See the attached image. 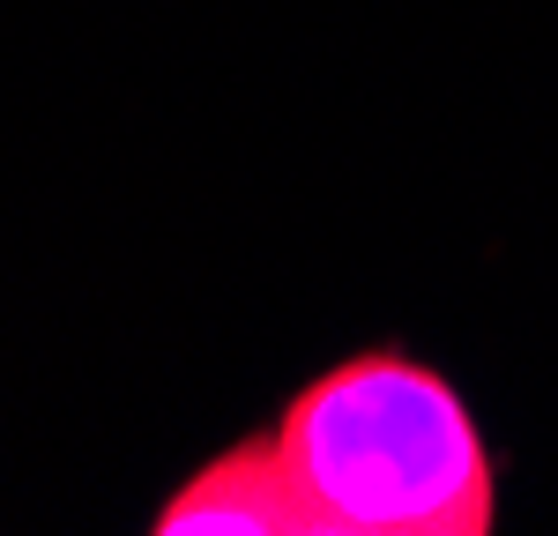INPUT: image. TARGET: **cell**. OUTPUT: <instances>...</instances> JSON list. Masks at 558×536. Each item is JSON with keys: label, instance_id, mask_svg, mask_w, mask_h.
<instances>
[{"label": "cell", "instance_id": "1", "mask_svg": "<svg viewBox=\"0 0 558 536\" xmlns=\"http://www.w3.org/2000/svg\"><path fill=\"white\" fill-rule=\"evenodd\" d=\"M276 454L313 536H492L499 470L462 388L373 343L305 380L276 417Z\"/></svg>", "mask_w": 558, "mask_h": 536}, {"label": "cell", "instance_id": "2", "mask_svg": "<svg viewBox=\"0 0 558 536\" xmlns=\"http://www.w3.org/2000/svg\"><path fill=\"white\" fill-rule=\"evenodd\" d=\"M157 536H313L305 499L283 470L276 440H239L223 447L209 470H194L186 485L157 507Z\"/></svg>", "mask_w": 558, "mask_h": 536}]
</instances>
